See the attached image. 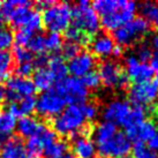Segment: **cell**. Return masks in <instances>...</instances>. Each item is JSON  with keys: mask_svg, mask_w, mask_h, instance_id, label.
<instances>
[{"mask_svg": "<svg viewBox=\"0 0 158 158\" xmlns=\"http://www.w3.org/2000/svg\"><path fill=\"white\" fill-rule=\"evenodd\" d=\"M121 5V0H96L91 5L98 15L104 16L118 10Z\"/></svg>", "mask_w": 158, "mask_h": 158, "instance_id": "obj_25", "label": "cell"}, {"mask_svg": "<svg viewBox=\"0 0 158 158\" xmlns=\"http://www.w3.org/2000/svg\"><path fill=\"white\" fill-rule=\"evenodd\" d=\"M157 131V126L151 120H144L141 123L126 129V135L131 141H135V143H144L152 137Z\"/></svg>", "mask_w": 158, "mask_h": 158, "instance_id": "obj_15", "label": "cell"}, {"mask_svg": "<svg viewBox=\"0 0 158 158\" xmlns=\"http://www.w3.org/2000/svg\"><path fill=\"white\" fill-rule=\"evenodd\" d=\"M27 48L30 51L32 54L34 53H37L38 56L40 54H43V53L46 51V48H45V36L44 35H34L31 37L29 44L27 45Z\"/></svg>", "mask_w": 158, "mask_h": 158, "instance_id": "obj_31", "label": "cell"}, {"mask_svg": "<svg viewBox=\"0 0 158 158\" xmlns=\"http://www.w3.org/2000/svg\"><path fill=\"white\" fill-rule=\"evenodd\" d=\"M67 143L65 141L57 140L44 149V155L46 157H62L67 152Z\"/></svg>", "mask_w": 158, "mask_h": 158, "instance_id": "obj_30", "label": "cell"}, {"mask_svg": "<svg viewBox=\"0 0 158 158\" xmlns=\"http://www.w3.org/2000/svg\"><path fill=\"white\" fill-rule=\"evenodd\" d=\"M62 158H76V157H75L73 154H68V152H66V154L62 156Z\"/></svg>", "mask_w": 158, "mask_h": 158, "instance_id": "obj_48", "label": "cell"}, {"mask_svg": "<svg viewBox=\"0 0 158 158\" xmlns=\"http://www.w3.org/2000/svg\"><path fill=\"white\" fill-rule=\"evenodd\" d=\"M148 147H149L151 150L156 151V152L158 151V128H157V131L155 132L154 135H152V137L148 141Z\"/></svg>", "mask_w": 158, "mask_h": 158, "instance_id": "obj_43", "label": "cell"}, {"mask_svg": "<svg viewBox=\"0 0 158 158\" xmlns=\"http://www.w3.org/2000/svg\"><path fill=\"white\" fill-rule=\"evenodd\" d=\"M118 132L117 129V126L112 123H109V121H103L101 123L94 131V139H95V144H99V143H103L104 141L109 140L110 137Z\"/></svg>", "mask_w": 158, "mask_h": 158, "instance_id": "obj_24", "label": "cell"}, {"mask_svg": "<svg viewBox=\"0 0 158 158\" xmlns=\"http://www.w3.org/2000/svg\"><path fill=\"white\" fill-rule=\"evenodd\" d=\"M128 95L134 105H149L158 98V84L151 80L135 82L131 85Z\"/></svg>", "mask_w": 158, "mask_h": 158, "instance_id": "obj_10", "label": "cell"}, {"mask_svg": "<svg viewBox=\"0 0 158 158\" xmlns=\"http://www.w3.org/2000/svg\"><path fill=\"white\" fill-rule=\"evenodd\" d=\"M61 51H62V56L61 57L65 59H72L73 57H75L77 53L80 52V46L75 43H72V42H67L65 44H62L61 46Z\"/></svg>", "mask_w": 158, "mask_h": 158, "instance_id": "obj_40", "label": "cell"}, {"mask_svg": "<svg viewBox=\"0 0 158 158\" xmlns=\"http://www.w3.org/2000/svg\"><path fill=\"white\" fill-rule=\"evenodd\" d=\"M115 46L112 36L106 34L98 35L95 40L91 42V50L94 54L99 58H107L112 54L113 48Z\"/></svg>", "mask_w": 158, "mask_h": 158, "instance_id": "obj_19", "label": "cell"}, {"mask_svg": "<svg viewBox=\"0 0 158 158\" xmlns=\"http://www.w3.org/2000/svg\"><path fill=\"white\" fill-rule=\"evenodd\" d=\"M35 70V66L32 61L31 62H22L19 64L16 68H15V73L18 76H22V77H28L29 75H31Z\"/></svg>", "mask_w": 158, "mask_h": 158, "instance_id": "obj_41", "label": "cell"}, {"mask_svg": "<svg viewBox=\"0 0 158 158\" xmlns=\"http://www.w3.org/2000/svg\"><path fill=\"white\" fill-rule=\"evenodd\" d=\"M44 123L38 121L34 117H22L20 118V120L16 121V131L20 134V136L22 137H31V136H35L37 133L40 132V129L42 128Z\"/></svg>", "mask_w": 158, "mask_h": 158, "instance_id": "obj_20", "label": "cell"}, {"mask_svg": "<svg viewBox=\"0 0 158 158\" xmlns=\"http://www.w3.org/2000/svg\"><path fill=\"white\" fill-rule=\"evenodd\" d=\"M13 58L16 60L18 64L22 62H31L34 60V54L28 50L27 48H21V46H15L13 50Z\"/></svg>", "mask_w": 158, "mask_h": 158, "instance_id": "obj_37", "label": "cell"}, {"mask_svg": "<svg viewBox=\"0 0 158 158\" xmlns=\"http://www.w3.org/2000/svg\"><path fill=\"white\" fill-rule=\"evenodd\" d=\"M0 6H1V4H0Z\"/></svg>", "mask_w": 158, "mask_h": 158, "instance_id": "obj_54", "label": "cell"}, {"mask_svg": "<svg viewBox=\"0 0 158 158\" xmlns=\"http://www.w3.org/2000/svg\"><path fill=\"white\" fill-rule=\"evenodd\" d=\"M112 54H113L114 57H121L123 54V46H121V45H115L113 48V52H112Z\"/></svg>", "mask_w": 158, "mask_h": 158, "instance_id": "obj_44", "label": "cell"}, {"mask_svg": "<svg viewBox=\"0 0 158 158\" xmlns=\"http://www.w3.org/2000/svg\"><path fill=\"white\" fill-rule=\"evenodd\" d=\"M152 45H154V48H156L158 50V31L155 34L154 37H152Z\"/></svg>", "mask_w": 158, "mask_h": 158, "instance_id": "obj_46", "label": "cell"}, {"mask_svg": "<svg viewBox=\"0 0 158 158\" xmlns=\"http://www.w3.org/2000/svg\"><path fill=\"white\" fill-rule=\"evenodd\" d=\"M34 35H35V32L28 30V29H24V28L18 29V31H16L15 35H14V43H15V46L27 48V45L29 44L31 37Z\"/></svg>", "mask_w": 158, "mask_h": 158, "instance_id": "obj_36", "label": "cell"}, {"mask_svg": "<svg viewBox=\"0 0 158 158\" xmlns=\"http://www.w3.org/2000/svg\"><path fill=\"white\" fill-rule=\"evenodd\" d=\"M154 23H155V26H156V27L158 28V15H157V18H156V19L154 20Z\"/></svg>", "mask_w": 158, "mask_h": 158, "instance_id": "obj_49", "label": "cell"}, {"mask_svg": "<svg viewBox=\"0 0 158 158\" xmlns=\"http://www.w3.org/2000/svg\"><path fill=\"white\" fill-rule=\"evenodd\" d=\"M5 98V90H4V88L0 85V102L2 101Z\"/></svg>", "mask_w": 158, "mask_h": 158, "instance_id": "obj_47", "label": "cell"}, {"mask_svg": "<svg viewBox=\"0 0 158 158\" xmlns=\"http://www.w3.org/2000/svg\"><path fill=\"white\" fill-rule=\"evenodd\" d=\"M6 87H7V90L5 91V97L10 103L20 101L23 97L32 96L36 91L35 85L30 79L18 76V75H13L8 77Z\"/></svg>", "mask_w": 158, "mask_h": 158, "instance_id": "obj_11", "label": "cell"}, {"mask_svg": "<svg viewBox=\"0 0 158 158\" xmlns=\"http://www.w3.org/2000/svg\"><path fill=\"white\" fill-rule=\"evenodd\" d=\"M14 43V35L7 27L0 26V51H7Z\"/></svg>", "mask_w": 158, "mask_h": 158, "instance_id": "obj_35", "label": "cell"}, {"mask_svg": "<svg viewBox=\"0 0 158 158\" xmlns=\"http://www.w3.org/2000/svg\"><path fill=\"white\" fill-rule=\"evenodd\" d=\"M150 30V22H148L144 18L137 16L131 20L129 22L125 23L118 29L113 31V40H117L118 45L132 44L139 37L145 35Z\"/></svg>", "mask_w": 158, "mask_h": 158, "instance_id": "obj_4", "label": "cell"}, {"mask_svg": "<svg viewBox=\"0 0 158 158\" xmlns=\"http://www.w3.org/2000/svg\"><path fill=\"white\" fill-rule=\"evenodd\" d=\"M36 110V98L34 96L23 97L20 101L9 103L8 112L14 118L16 117H28Z\"/></svg>", "mask_w": 158, "mask_h": 158, "instance_id": "obj_18", "label": "cell"}, {"mask_svg": "<svg viewBox=\"0 0 158 158\" xmlns=\"http://www.w3.org/2000/svg\"><path fill=\"white\" fill-rule=\"evenodd\" d=\"M136 56L141 62H148L152 58V51L148 45H141L136 48Z\"/></svg>", "mask_w": 158, "mask_h": 158, "instance_id": "obj_42", "label": "cell"}, {"mask_svg": "<svg viewBox=\"0 0 158 158\" xmlns=\"http://www.w3.org/2000/svg\"><path fill=\"white\" fill-rule=\"evenodd\" d=\"M13 56L8 51H0V82L7 80L13 69Z\"/></svg>", "mask_w": 158, "mask_h": 158, "instance_id": "obj_28", "label": "cell"}, {"mask_svg": "<svg viewBox=\"0 0 158 158\" xmlns=\"http://www.w3.org/2000/svg\"><path fill=\"white\" fill-rule=\"evenodd\" d=\"M81 81H82V83L84 84V87L87 89H96L102 83L101 79H99V75L95 70H91L90 73L84 75L83 77H81Z\"/></svg>", "mask_w": 158, "mask_h": 158, "instance_id": "obj_38", "label": "cell"}, {"mask_svg": "<svg viewBox=\"0 0 158 158\" xmlns=\"http://www.w3.org/2000/svg\"><path fill=\"white\" fill-rule=\"evenodd\" d=\"M73 151L77 158H94L96 156L97 148L95 142L88 136L74 135Z\"/></svg>", "mask_w": 158, "mask_h": 158, "instance_id": "obj_16", "label": "cell"}, {"mask_svg": "<svg viewBox=\"0 0 158 158\" xmlns=\"http://www.w3.org/2000/svg\"><path fill=\"white\" fill-rule=\"evenodd\" d=\"M141 13L142 18H144L148 22H154V20L158 15V4L151 2V1H145L141 5Z\"/></svg>", "mask_w": 158, "mask_h": 158, "instance_id": "obj_33", "label": "cell"}, {"mask_svg": "<svg viewBox=\"0 0 158 158\" xmlns=\"http://www.w3.org/2000/svg\"><path fill=\"white\" fill-rule=\"evenodd\" d=\"M54 89L64 97V99L69 105H73V104L79 105L81 103L83 104L87 102L89 95L88 89L84 87L81 79H77L74 76L65 77L58 81Z\"/></svg>", "mask_w": 158, "mask_h": 158, "instance_id": "obj_5", "label": "cell"}, {"mask_svg": "<svg viewBox=\"0 0 158 158\" xmlns=\"http://www.w3.org/2000/svg\"><path fill=\"white\" fill-rule=\"evenodd\" d=\"M95 66H96V59L94 54L88 51H80L75 57L69 59L67 68L74 77L81 79L84 75L94 70Z\"/></svg>", "mask_w": 158, "mask_h": 158, "instance_id": "obj_13", "label": "cell"}, {"mask_svg": "<svg viewBox=\"0 0 158 158\" xmlns=\"http://www.w3.org/2000/svg\"><path fill=\"white\" fill-rule=\"evenodd\" d=\"M66 101L54 88L42 92L36 99V111L46 118L57 117L66 107Z\"/></svg>", "mask_w": 158, "mask_h": 158, "instance_id": "obj_8", "label": "cell"}, {"mask_svg": "<svg viewBox=\"0 0 158 158\" xmlns=\"http://www.w3.org/2000/svg\"><path fill=\"white\" fill-rule=\"evenodd\" d=\"M126 74L128 79L142 82L151 80L154 76V69L148 62H141L135 56H129L126 59Z\"/></svg>", "mask_w": 158, "mask_h": 158, "instance_id": "obj_14", "label": "cell"}, {"mask_svg": "<svg viewBox=\"0 0 158 158\" xmlns=\"http://www.w3.org/2000/svg\"><path fill=\"white\" fill-rule=\"evenodd\" d=\"M151 67L152 69L158 70V52L152 54V58H151Z\"/></svg>", "mask_w": 158, "mask_h": 158, "instance_id": "obj_45", "label": "cell"}, {"mask_svg": "<svg viewBox=\"0 0 158 158\" xmlns=\"http://www.w3.org/2000/svg\"><path fill=\"white\" fill-rule=\"evenodd\" d=\"M48 69L53 75L56 81L67 77L68 68H67L66 61L61 56H52L48 61Z\"/></svg>", "mask_w": 158, "mask_h": 158, "instance_id": "obj_22", "label": "cell"}, {"mask_svg": "<svg viewBox=\"0 0 158 158\" xmlns=\"http://www.w3.org/2000/svg\"><path fill=\"white\" fill-rule=\"evenodd\" d=\"M24 147L27 158H42V156L44 155V144L37 135L29 137Z\"/></svg>", "mask_w": 158, "mask_h": 158, "instance_id": "obj_26", "label": "cell"}, {"mask_svg": "<svg viewBox=\"0 0 158 158\" xmlns=\"http://www.w3.org/2000/svg\"><path fill=\"white\" fill-rule=\"evenodd\" d=\"M64 44V40L60 34L58 32H50L45 36V48L46 51H58Z\"/></svg>", "mask_w": 158, "mask_h": 158, "instance_id": "obj_32", "label": "cell"}, {"mask_svg": "<svg viewBox=\"0 0 158 158\" xmlns=\"http://www.w3.org/2000/svg\"><path fill=\"white\" fill-rule=\"evenodd\" d=\"M52 125L53 131L60 135H76L85 125V118L81 106L73 104L65 107L61 113L54 117Z\"/></svg>", "mask_w": 158, "mask_h": 158, "instance_id": "obj_1", "label": "cell"}, {"mask_svg": "<svg viewBox=\"0 0 158 158\" xmlns=\"http://www.w3.org/2000/svg\"><path fill=\"white\" fill-rule=\"evenodd\" d=\"M98 75L101 82L109 88H126L129 84L127 74L113 60H104L98 67Z\"/></svg>", "mask_w": 158, "mask_h": 158, "instance_id": "obj_7", "label": "cell"}, {"mask_svg": "<svg viewBox=\"0 0 158 158\" xmlns=\"http://www.w3.org/2000/svg\"><path fill=\"white\" fill-rule=\"evenodd\" d=\"M132 150L134 158H158L157 152L151 150L144 143H135Z\"/></svg>", "mask_w": 158, "mask_h": 158, "instance_id": "obj_34", "label": "cell"}, {"mask_svg": "<svg viewBox=\"0 0 158 158\" xmlns=\"http://www.w3.org/2000/svg\"><path fill=\"white\" fill-rule=\"evenodd\" d=\"M155 76H156V83L158 84V70L156 72V74H155Z\"/></svg>", "mask_w": 158, "mask_h": 158, "instance_id": "obj_50", "label": "cell"}, {"mask_svg": "<svg viewBox=\"0 0 158 158\" xmlns=\"http://www.w3.org/2000/svg\"><path fill=\"white\" fill-rule=\"evenodd\" d=\"M0 158H27L23 141L19 136L7 139L0 149Z\"/></svg>", "mask_w": 158, "mask_h": 158, "instance_id": "obj_17", "label": "cell"}, {"mask_svg": "<svg viewBox=\"0 0 158 158\" xmlns=\"http://www.w3.org/2000/svg\"><path fill=\"white\" fill-rule=\"evenodd\" d=\"M31 81H32L36 89H40V90H43V91L52 89L53 84L56 82L53 75L48 69V67L36 68L34 70V77H32Z\"/></svg>", "mask_w": 158, "mask_h": 158, "instance_id": "obj_21", "label": "cell"}, {"mask_svg": "<svg viewBox=\"0 0 158 158\" xmlns=\"http://www.w3.org/2000/svg\"><path fill=\"white\" fill-rule=\"evenodd\" d=\"M43 24L50 32L66 31L72 22V7L67 2H54L43 9Z\"/></svg>", "mask_w": 158, "mask_h": 158, "instance_id": "obj_2", "label": "cell"}, {"mask_svg": "<svg viewBox=\"0 0 158 158\" xmlns=\"http://www.w3.org/2000/svg\"><path fill=\"white\" fill-rule=\"evenodd\" d=\"M145 115H147V111H145L144 106L133 105L132 109H131V113H129L127 123H126V125H125V128L127 129V128L136 126V125L141 123L142 121H144Z\"/></svg>", "mask_w": 158, "mask_h": 158, "instance_id": "obj_29", "label": "cell"}, {"mask_svg": "<svg viewBox=\"0 0 158 158\" xmlns=\"http://www.w3.org/2000/svg\"><path fill=\"white\" fill-rule=\"evenodd\" d=\"M72 22L73 27L90 36L97 34L101 28V19L87 0H82L72 7Z\"/></svg>", "mask_w": 158, "mask_h": 158, "instance_id": "obj_3", "label": "cell"}, {"mask_svg": "<svg viewBox=\"0 0 158 158\" xmlns=\"http://www.w3.org/2000/svg\"><path fill=\"white\" fill-rule=\"evenodd\" d=\"M136 4L129 0H121V5L118 10L102 16L101 26L109 31H114L125 23L129 22L135 18Z\"/></svg>", "mask_w": 158, "mask_h": 158, "instance_id": "obj_9", "label": "cell"}, {"mask_svg": "<svg viewBox=\"0 0 158 158\" xmlns=\"http://www.w3.org/2000/svg\"><path fill=\"white\" fill-rule=\"evenodd\" d=\"M2 20H4V19H2V15H1V13H0V23L2 22Z\"/></svg>", "mask_w": 158, "mask_h": 158, "instance_id": "obj_51", "label": "cell"}, {"mask_svg": "<svg viewBox=\"0 0 158 158\" xmlns=\"http://www.w3.org/2000/svg\"><path fill=\"white\" fill-rule=\"evenodd\" d=\"M65 36L68 42L75 43L79 46L80 45H88L89 43H91V36L73 26H69V28L65 32Z\"/></svg>", "mask_w": 158, "mask_h": 158, "instance_id": "obj_27", "label": "cell"}, {"mask_svg": "<svg viewBox=\"0 0 158 158\" xmlns=\"http://www.w3.org/2000/svg\"><path fill=\"white\" fill-rule=\"evenodd\" d=\"M81 110H82V113H83L84 118L85 120H92V119H95L97 117V114H98V107L95 103H83V104H81Z\"/></svg>", "mask_w": 158, "mask_h": 158, "instance_id": "obj_39", "label": "cell"}, {"mask_svg": "<svg viewBox=\"0 0 158 158\" xmlns=\"http://www.w3.org/2000/svg\"><path fill=\"white\" fill-rule=\"evenodd\" d=\"M97 151L104 158L127 157L132 150V141L123 132H117L109 140L97 144Z\"/></svg>", "mask_w": 158, "mask_h": 158, "instance_id": "obj_6", "label": "cell"}, {"mask_svg": "<svg viewBox=\"0 0 158 158\" xmlns=\"http://www.w3.org/2000/svg\"><path fill=\"white\" fill-rule=\"evenodd\" d=\"M48 158H62V157H48Z\"/></svg>", "mask_w": 158, "mask_h": 158, "instance_id": "obj_52", "label": "cell"}, {"mask_svg": "<svg viewBox=\"0 0 158 158\" xmlns=\"http://www.w3.org/2000/svg\"><path fill=\"white\" fill-rule=\"evenodd\" d=\"M16 127V118L8 111H0V143L8 137Z\"/></svg>", "mask_w": 158, "mask_h": 158, "instance_id": "obj_23", "label": "cell"}, {"mask_svg": "<svg viewBox=\"0 0 158 158\" xmlns=\"http://www.w3.org/2000/svg\"><path fill=\"white\" fill-rule=\"evenodd\" d=\"M123 158H131V157H123Z\"/></svg>", "mask_w": 158, "mask_h": 158, "instance_id": "obj_53", "label": "cell"}, {"mask_svg": "<svg viewBox=\"0 0 158 158\" xmlns=\"http://www.w3.org/2000/svg\"><path fill=\"white\" fill-rule=\"evenodd\" d=\"M132 106L126 101H112L104 107L103 110V118L105 121L114 123L115 126L120 125L123 126L127 123Z\"/></svg>", "mask_w": 158, "mask_h": 158, "instance_id": "obj_12", "label": "cell"}]
</instances>
